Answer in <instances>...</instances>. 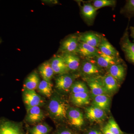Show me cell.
Wrapping results in <instances>:
<instances>
[{
    "mask_svg": "<svg viewBox=\"0 0 134 134\" xmlns=\"http://www.w3.org/2000/svg\"><path fill=\"white\" fill-rule=\"evenodd\" d=\"M100 53L98 48L86 43L79 42L77 54L85 59H92L97 56Z\"/></svg>",
    "mask_w": 134,
    "mask_h": 134,
    "instance_id": "cell-15",
    "label": "cell"
},
{
    "mask_svg": "<svg viewBox=\"0 0 134 134\" xmlns=\"http://www.w3.org/2000/svg\"><path fill=\"white\" fill-rule=\"evenodd\" d=\"M40 82V77L38 74L34 71L31 73L25 80L23 89L35 91L37 89Z\"/></svg>",
    "mask_w": 134,
    "mask_h": 134,
    "instance_id": "cell-20",
    "label": "cell"
},
{
    "mask_svg": "<svg viewBox=\"0 0 134 134\" xmlns=\"http://www.w3.org/2000/svg\"><path fill=\"white\" fill-rule=\"evenodd\" d=\"M70 91L72 94L81 93V92H88V89L86 84L81 81L75 82L73 84Z\"/></svg>",
    "mask_w": 134,
    "mask_h": 134,
    "instance_id": "cell-27",
    "label": "cell"
},
{
    "mask_svg": "<svg viewBox=\"0 0 134 134\" xmlns=\"http://www.w3.org/2000/svg\"><path fill=\"white\" fill-rule=\"evenodd\" d=\"M108 69V74L115 78L119 84L125 80L126 74V67L123 60L113 65Z\"/></svg>",
    "mask_w": 134,
    "mask_h": 134,
    "instance_id": "cell-10",
    "label": "cell"
},
{
    "mask_svg": "<svg viewBox=\"0 0 134 134\" xmlns=\"http://www.w3.org/2000/svg\"><path fill=\"white\" fill-rule=\"evenodd\" d=\"M71 100L74 105L77 107H82L87 105L90 102V97L88 92L72 94Z\"/></svg>",
    "mask_w": 134,
    "mask_h": 134,
    "instance_id": "cell-23",
    "label": "cell"
},
{
    "mask_svg": "<svg viewBox=\"0 0 134 134\" xmlns=\"http://www.w3.org/2000/svg\"><path fill=\"white\" fill-rule=\"evenodd\" d=\"M23 98L26 110L35 106H42L44 104V98L35 90L23 89Z\"/></svg>",
    "mask_w": 134,
    "mask_h": 134,
    "instance_id": "cell-2",
    "label": "cell"
},
{
    "mask_svg": "<svg viewBox=\"0 0 134 134\" xmlns=\"http://www.w3.org/2000/svg\"><path fill=\"white\" fill-rule=\"evenodd\" d=\"M38 70L43 80L50 81L54 74L50 62L46 61L40 65Z\"/></svg>",
    "mask_w": 134,
    "mask_h": 134,
    "instance_id": "cell-24",
    "label": "cell"
},
{
    "mask_svg": "<svg viewBox=\"0 0 134 134\" xmlns=\"http://www.w3.org/2000/svg\"><path fill=\"white\" fill-rule=\"evenodd\" d=\"M103 85L108 95L113 94L117 91L120 84L112 76L107 74L102 76Z\"/></svg>",
    "mask_w": 134,
    "mask_h": 134,
    "instance_id": "cell-19",
    "label": "cell"
},
{
    "mask_svg": "<svg viewBox=\"0 0 134 134\" xmlns=\"http://www.w3.org/2000/svg\"><path fill=\"white\" fill-rule=\"evenodd\" d=\"M87 134H103L102 132L97 130H92L87 133Z\"/></svg>",
    "mask_w": 134,
    "mask_h": 134,
    "instance_id": "cell-33",
    "label": "cell"
},
{
    "mask_svg": "<svg viewBox=\"0 0 134 134\" xmlns=\"http://www.w3.org/2000/svg\"><path fill=\"white\" fill-rule=\"evenodd\" d=\"M26 111L25 120L30 124L39 123L44 118V114L40 107H34L26 110Z\"/></svg>",
    "mask_w": 134,
    "mask_h": 134,
    "instance_id": "cell-11",
    "label": "cell"
},
{
    "mask_svg": "<svg viewBox=\"0 0 134 134\" xmlns=\"http://www.w3.org/2000/svg\"><path fill=\"white\" fill-rule=\"evenodd\" d=\"M37 89L40 93L46 97L50 98L52 96V85L50 81L44 80L40 81Z\"/></svg>",
    "mask_w": 134,
    "mask_h": 134,
    "instance_id": "cell-25",
    "label": "cell"
},
{
    "mask_svg": "<svg viewBox=\"0 0 134 134\" xmlns=\"http://www.w3.org/2000/svg\"><path fill=\"white\" fill-rule=\"evenodd\" d=\"M130 29V36L133 39V42H134V26H131Z\"/></svg>",
    "mask_w": 134,
    "mask_h": 134,
    "instance_id": "cell-34",
    "label": "cell"
},
{
    "mask_svg": "<svg viewBox=\"0 0 134 134\" xmlns=\"http://www.w3.org/2000/svg\"><path fill=\"white\" fill-rule=\"evenodd\" d=\"M98 48L100 52L105 55L114 58H120L119 52L104 37H102Z\"/></svg>",
    "mask_w": 134,
    "mask_h": 134,
    "instance_id": "cell-18",
    "label": "cell"
},
{
    "mask_svg": "<svg viewBox=\"0 0 134 134\" xmlns=\"http://www.w3.org/2000/svg\"><path fill=\"white\" fill-rule=\"evenodd\" d=\"M120 45L127 60L134 65V43L130 40L127 29H126L121 39Z\"/></svg>",
    "mask_w": 134,
    "mask_h": 134,
    "instance_id": "cell-6",
    "label": "cell"
},
{
    "mask_svg": "<svg viewBox=\"0 0 134 134\" xmlns=\"http://www.w3.org/2000/svg\"><path fill=\"white\" fill-rule=\"evenodd\" d=\"M60 55L64 60L69 71L74 72L79 69L81 62L80 57L77 54L62 53Z\"/></svg>",
    "mask_w": 134,
    "mask_h": 134,
    "instance_id": "cell-13",
    "label": "cell"
},
{
    "mask_svg": "<svg viewBox=\"0 0 134 134\" xmlns=\"http://www.w3.org/2000/svg\"><path fill=\"white\" fill-rule=\"evenodd\" d=\"M50 117L56 121H62L67 119V114L69 107L66 102L57 94H53L47 106Z\"/></svg>",
    "mask_w": 134,
    "mask_h": 134,
    "instance_id": "cell-1",
    "label": "cell"
},
{
    "mask_svg": "<svg viewBox=\"0 0 134 134\" xmlns=\"http://www.w3.org/2000/svg\"><path fill=\"white\" fill-rule=\"evenodd\" d=\"M85 79L93 97L102 95L109 96L103 85L102 76L86 77Z\"/></svg>",
    "mask_w": 134,
    "mask_h": 134,
    "instance_id": "cell-5",
    "label": "cell"
},
{
    "mask_svg": "<svg viewBox=\"0 0 134 134\" xmlns=\"http://www.w3.org/2000/svg\"><path fill=\"white\" fill-rule=\"evenodd\" d=\"M79 43V35H72L62 41L59 50L62 53L77 54Z\"/></svg>",
    "mask_w": 134,
    "mask_h": 134,
    "instance_id": "cell-7",
    "label": "cell"
},
{
    "mask_svg": "<svg viewBox=\"0 0 134 134\" xmlns=\"http://www.w3.org/2000/svg\"><path fill=\"white\" fill-rule=\"evenodd\" d=\"M106 126L114 134H124L113 118H111L108 120Z\"/></svg>",
    "mask_w": 134,
    "mask_h": 134,
    "instance_id": "cell-29",
    "label": "cell"
},
{
    "mask_svg": "<svg viewBox=\"0 0 134 134\" xmlns=\"http://www.w3.org/2000/svg\"><path fill=\"white\" fill-rule=\"evenodd\" d=\"M75 78V76L68 74L59 75L55 79V88L62 92H68L74 82Z\"/></svg>",
    "mask_w": 134,
    "mask_h": 134,
    "instance_id": "cell-8",
    "label": "cell"
},
{
    "mask_svg": "<svg viewBox=\"0 0 134 134\" xmlns=\"http://www.w3.org/2000/svg\"><path fill=\"white\" fill-rule=\"evenodd\" d=\"M81 74L86 77L99 76L102 72L101 68L96 64L93 59H85L81 63L80 69Z\"/></svg>",
    "mask_w": 134,
    "mask_h": 134,
    "instance_id": "cell-3",
    "label": "cell"
},
{
    "mask_svg": "<svg viewBox=\"0 0 134 134\" xmlns=\"http://www.w3.org/2000/svg\"><path fill=\"white\" fill-rule=\"evenodd\" d=\"M0 134H24V133L21 123L3 119L0 120Z\"/></svg>",
    "mask_w": 134,
    "mask_h": 134,
    "instance_id": "cell-4",
    "label": "cell"
},
{
    "mask_svg": "<svg viewBox=\"0 0 134 134\" xmlns=\"http://www.w3.org/2000/svg\"><path fill=\"white\" fill-rule=\"evenodd\" d=\"M67 119L70 125L77 128H80L84 124L83 114L77 108L69 107L67 112Z\"/></svg>",
    "mask_w": 134,
    "mask_h": 134,
    "instance_id": "cell-9",
    "label": "cell"
},
{
    "mask_svg": "<svg viewBox=\"0 0 134 134\" xmlns=\"http://www.w3.org/2000/svg\"><path fill=\"white\" fill-rule=\"evenodd\" d=\"M55 134H75L74 132L68 129H62L58 130Z\"/></svg>",
    "mask_w": 134,
    "mask_h": 134,
    "instance_id": "cell-31",
    "label": "cell"
},
{
    "mask_svg": "<svg viewBox=\"0 0 134 134\" xmlns=\"http://www.w3.org/2000/svg\"><path fill=\"white\" fill-rule=\"evenodd\" d=\"M97 10L92 4L90 3H85L81 8V12L86 21L92 23L96 18Z\"/></svg>",
    "mask_w": 134,
    "mask_h": 134,
    "instance_id": "cell-21",
    "label": "cell"
},
{
    "mask_svg": "<svg viewBox=\"0 0 134 134\" xmlns=\"http://www.w3.org/2000/svg\"><path fill=\"white\" fill-rule=\"evenodd\" d=\"M85 115L87 119L93 122H101L106 117L105 111L93 105L86 108Z\"/></svg>",
    "mask_w": 134,
    "mask_h": 134,
    "instance_id": "cell-14",
    "label": "cell"
},
{
    "mask_svg": "<svg viewBox=\"0 0 134 134\" xmlns=\"http://www.w3.org/2000/svg\"><path fill=\"white\" fill-rule=\"evenodd\" d=\"M116 3V1L114 0H95L93 1L92 5L98 10L105 7H113Z\"/></svg>",
    "mask_w": 134,
    "mask_h": 134,
    "instance_id": "cell-28",
    "label": "cell"
},
{
    "mask_svg": "<svg viewBox=\"0 0 134 134\" xmlns=\"http://www.w3.org/2000/svg\"><path fill=\"white\" fill-rule=\"evenodd\" d=\"M96 64L101 68L107 69L113 65L122 61L121 58H115L105 55L101 52L92 59Z\"/></svg>",
    "mask_w": 134,
    "mask_h": 134,
    "instance_id": "cell-12",
    "label": "cell"
},
{
    "mask_svg": "<svg viewBox=\"0 0 134 134\" xmlns=\"http://www.w3.org/2000/svg\"><path fill=\"white\" fill-rule=\"evenodd\" d=\"M123 14L127 16L134 15V0L127 1L125 6L121 10Z\"/></svg>",
    "mask_w": 134,
    "mask_h": 134,
    "instance_id": "cell-30",
    "label": "cell"
},
{
    "mask_svg": "<svg viewBox=\"0 0 134 134\" xmlns=\"http://www.w3.org/2000/svg\"><path fill=\"white\" fill-rule=\"evenodd\" d=\"M110 101L109 96L105 95H99L93 97L92 104L93 105L106 111L109 110Z\"/></svg>",
    "mask_w": 134,
    "mask_h": 134,
    "instance_id": "cell-22",
    "label": "cell"
},
{
    "mask_svg": "<svg viewBox=\"0 0 134 134\" xmlns=\"http://www.w3.org/2000/svg\"><path fill=\"white\" fill-rule=\"evenodd\" d=\"M52 128L46 123H40L35 125L29 130L30 134H49Z\"/></svg>",
    "mask_w": 134,
    "mask_h": 134,
    "instance_id": "cell-26",
    "label": "cell"
},
{
    "mask_svg": "<svg viewBox=\"0 0 134 134\" xmlns=\"http://www.w3.org/2000/svg\"><path fill=\"white\" fill-rule=\"evenodd\" d=\"M102 36L92 32H85L79 35V42L98 48Z\"/></svg>",
    "mask_w": 134,
    "mask_h": 134,
    "instance_id": "cell-16",
    "label": "cell"
},
{
    "mask_svg": "<svg viewBox=\"0 0 134 134\" xmlns=\"http://www.w3.org/2000/svg\"><path fill=\"white\" fill-rule=\"evenodd\" d=\"M54 74L61 75L68 74L69 71L64 60L60 55H55L50 62Z\"/></svg>",
    "mask_w": 134,
    "mask_h": 134,
    "instance_id": "cell-17",
    "label": "cell"
},
{
    "mask_svg": "<svg viewBox=\"0 0 134 134\" xmlns=\"http://www.w3.org/2000/svg\"><path fill=\"white\" fill-rule=\"evenodd\" d=\"M102 132L103 134H114L108 129L106 126H105L102 129Z\"/></svg>",
    "mask_w": 134,
    "mask_h": 134,
    "instance_id": "cell-32",
    "label": "cell"
}]
</instances>
